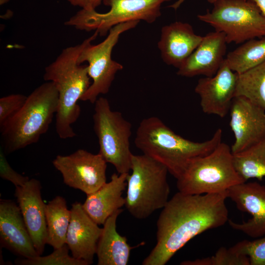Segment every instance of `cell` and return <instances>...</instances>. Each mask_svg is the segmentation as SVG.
Here are the masks:
<instances>
[{"label": "cell", "instance_id": "4dcf8cb0", "mask_svg": "<svg viewBox=\"0 0 265 265\" xmlns=\"http://www.w3.org/2000/svg\"><path fill=\"white\" fill-rule=\"evenodd\" d=\"M72 5L86 10H95L103 0H66Z\"/></svg>", "mask_w": 265, "mask_h": 265}, {"label": "cell", "instance_id": "8fae6325", "mask_svg": "<svg viewBox=\"0 0 265 265\" xmlns=\"http://www.w3.org/2000/svg\"><path fill=\"white\" fill-rule=\"evenodd\" d=\"M52 162L66 185L86 195L106 182L107 162L99 153L94 154L80 149L69 155H57Z\"/></svg>", "mask_w": 265, "mask_h": 265}, {"label": "cell", "instance_id": "7c38bea8", "mask_svg": "<svg viewBox=\"0 0 265 265\" xmlns=\"http://www.w3.org/2000/svg\"><path fill=\"white\" fill-rule=\"evenodd\" d=\"M229 125L235 141L233 154L239 153L265 136V111L243 96L233 100Z\"/></svg>", "mask_w": 265, "mask_h": 265}, {"label": "cell", "instance_id": "d4e9b609", "mask_svg": "<svg viewBox=\"0 0 265 265\" xmlns=\"http://www.w3.org/2000/svg\"><path fill=\"white\" fill-rule=\"evenodd\" d=\"M243 96L265 111V61L238 74L236 96Z\"/></svg>", "mask_w": 265, "mask_h": 265}, {"label": "cell", "instance_id": "d6986e66", "mask_svg": "<svg viewBox=\"0 0 265 265\" xmlns=\"http://www.w3.org/2000/svg\"><path fill=\"white\" fill-rule=\"evenodd\" d=\"M203 36L195 34L191 25L176 21L163 26L158 46L163 61L178 69L201 42Z\"/></svg>", "mask_w": 265, "mask_h": 265}, {"label": "cell", "instance_id": "6da1fadb", "mask_svg": "<svg viewBox=\"0 0 265 265\" xmlns=\"http://www.w3.org/2000/svg\"><path fill=\"white\" fill-rule=\"evenodd\" d=\"M227 191L216 193H176L159 215L157 242L143 265H165L190 239L229 220Z\"/></svg>", "mask_w": 265, "mask_h": 265}, {"label": "cell", "instance_id": "277c9868", "mask_svg": "<svg viewBox=\"0 0 265 265\" xmlns=\"http://www.w3.org/2000/svg\"><path fill=\"white\" fill-rule=\"evenodd\" d=\"M58 103V93L54 83L46 81L28 96L22 107L0 126L5 154L22 149L38 141L49 129Z\"/></svg>", "mask_w": 265, "mask_h": 265}, {"label": "cell", "instance_id": "ac0fdd59", "mask_svg": "<svg viewBox=\"0 0 265 265\" xmlns=\"http://www.w3.org/2000/svg\"><path fill=\"white\" fill-rule=\"evenodd\" d=\"M224 33L217 31L203 36L196 49L178 68L177 75L185 77L213 76L223 63L227 49Z\"/></svg>", "mask_w": 265, "mask_h": 265}, {"label": "cell", "instance_id": "3957f363", "mask_svg": "<svg viewBox=\"0 0 265 265\" xmlns=\"http://www.w3.org/2000/svg\"><path fill=\"white\" fill-rule=\"evenodd\" d=\"M88 38L80 44L64 49L45 69L44 80L53 82L58 93L55 130L61 139L76 136L72 125L81 113L78 102L91 84L87 65H82L78 62L80 54Z\"/></svg>", "mask_w": 265, "mask_h": 265}, {"label": "cell", "instance_id": "836d02e7", "mask_svg": "<svg viewBox=\"0 0 265 265\" xmlns=\"http://www.w3.org/2000/svg\"><path fill=\"white\" fill-rule=\"evenodd\" d=\"M6 1H7V0H0V1L1 2H6Z\"/></svg>", "mask_w": 265, "mask_h": 265}, {"label": "cell", "instance_id": "5b68a950", "mask_svg": "<svg viewBox=\"0 0 265 265\" xmlns=\"http://www.w3.org/2000/svg\"><path fill=\"white\" fill-rule=\"evenodd\" d=\"M131 174L127 177L125 207L138 219H145L162 209L168 201L170 187L167 168L144 155L132 157Z\"/></svg>", "mask_w": 265, "mask_h": 265}, {"label": "cell", "instance_id": "4fadbf2b", "mask_svg": "<svg viewBox=\"0 0 265 265\" xmlns=\"http://www.w3.org/2000/svg\"><path fill=\"white\" fill-rule=\"evenodd\" d=\"M238 78V74L230 69L225 59L215 75L200 79L194 90L200 98L203 112L224 118L236 96Z\"/></svg>", "mask_w": 265, "mask_h": 265}, {"label": "cell", "instance_id": "e0dca14e", "mask_svg": "<svg viewBox=\"0 0 265 265\" xmlns=\"http://www.w3.org/2000/svg\"><path fill=\"white\" fill-rule=\"evenodd\" d=\"M70 210L71 217L65 243L73 257L91 265L102 228L89 216L80 203H74Z\"/></svg>", "mask_w": 265, "mask_h": 265}, {"label": "cell", "instance_id": "83f0119b", "mask_svg": "<svg viewBox=\"0 0 265 265\" xmlns=\"http://www.w3.org/2000/svg\"><path fill=\"white\" fill-rule=\"evenodd\" d=\"M231 248L238 254L248 256L250 265H265V236L252 241H241Z\"/></svg>", "mask_w": 265, "mask_h": 265}, {"label": "cell", "instance_id": "52a82bcc", "mask_svg": "<svg viewBox=\"0 0 265 265\" xmlns=\"http://www.w3.org/2000/svg\"><path fill=\"white\" fill-rule=\"evenodd\" d=\"M198 19L224 33L227 44L265 37V16L252 0H216Z\"/></svg>", "mask_w": 265, "mask_h": 265}, {"label": "cell", "instance_id": "30bf717a", "mask_svg": "<svg viewBox=\"0 0 265 265\" xmlns=\"http://www.w3.org/2000/svg\"><path fill=\"white\" fill-rule=\"evenodd\" d=\"M139 22L131 21L115 26L110 30L105 40L96 45H92L91 42L99 35L97 31L88 38L86 44L80 54L78 62L80 64L88 62V74L92 82L81 97V101L94 104L99 95L109 92L116 73L123 68L122 64L112 59L113 49L120 35L134 28Z\"/></svg>", "mask_w": 265, "mask_h": 265}, {"label": "cell", "instance_id": "d6a6232c", "mask_svg": "<svg viewBox=\"0 0 265 265\" xmlns=\"http://www.w3.org/2000/svg\"><path fill=\"white\" fill-rule=\"evenodd\" d=\"M186 0H178L169 6V7L175 10L177 9Z\"/></svg>", "mask_w": 265, "mask_h": 265}, {"label": "cell", "instance_id": "ba28073f", "mask_svg": "<svg viewBox=\"0 0 265 265\" xmlns=\"http://www.w3.org/2000/svg\"><path fill=\"white\" fill-rule=\"evenodd\" d=\"M94 104L93 129L98 139V153L118 173H129L133 155L130 148L131 123L120 112L111 109L107 99L99 97Z\"/></svg>", "mask_w": 265, "mask_h": 265}, {"label": "cell", "instance_id": "603a6c76", "mask_svg": "<svg viewBox=\"0 0 265 265\" xmlns=\"http://www.w3.org/2000/svg\"><path fill=\"white\" fill-rule=\"evenodd\" d=\"M235 168L246 182L255 178L261 181L265 177V136L245 150L233 154Z\"/></svg>", "mask_w": 265, "mask_h": 265}, {"label": "cell", "instance_id": "7402d4cb", "mask_svg": "<svg viewBox=\"0 0 265 265\" xmlns=\"http://www.w3.org/2000/svg\"><path fill=\"white\" fill-rule=\"evenodd\" d=\"M47 224V244L53 249L59 248L66 243L71 212L67 206L64 198L56 196L45 207Z\"/></svg>", "mask_w": 265, "mask_h": 265}, {"label": "cell", "instance_id": "f546056e", "mask_svg": "<svg viewBox=\"0 0 265 265\" xmlns=\"http://www.w3.org/2000/svg\"><path fill=\"white\" fill-rule=\"evenodd\" d=\"M6 154L1 146L0 148V177L12 183L15 187L24 186L30 179L15 171L9 164Z\"/></svg>", "mask_w": 265, "mask_h": 265}, {"label": "cell", "instance_id": "ffe728a7", "mask_svg": "<svg viewBox=\"0 0 265 265\" xmlns=\"http://www.w3.org/2000/svg\"><path fill=\"white\" fill-rule=\"evenodd\" d=\"M128 174L113 173L109 182L87 195L83 208L99 225H103L115 211L125 206V198L122 194L127 186Z\"/></svg>", "mask_w": 265, "mask_h": 265}, {"label": "cell", "instance_id": "cb8c5ba5", "mask_svg": "<svg viewBox=\"0 0 265 265\" xmlns=\"http://www.w3.org/2000/svg\"><path fill=\"white\" fill-rule=\"evenodd\" d=\"M230 69L241 74L265 61V37L249 40L229 52L225 57Z\"/></svg>", "mask_w": 265, "mask_h": 265}, {"label": "cell", "instance_id": "9c48e42d", "mask_svg": "<svg viewBox=\"0 0 265 265\" xmlns=\"http://www.w3.org/2000/svg\"><path fill=\"white\" fill-rule=\"evenodd\" d=\"M170 0H103L110 7L106 13L96 10L81 9L64 22L67 26L80 30L97 31L106 36L115 26L121 23L142 20L153 23L161 15V4Z\"/></svg>", "mask_w": 265, "mask_h": 265}, {"label": "cell", "instance_id": "5bb4252c", "mask_svg": "<svg viewBox=\"0 0 265 265\" xmlns=\"http://www.w3.org/2000/svg\"><path fill=\"white\" fill-rule=\"evenodd\" d=\"M227 195L238 210L252 216L242 223L229 219L230 226L251 238L265 236V186L258 182H245L229 188Z\"/></svg>", "mask_w": 265, "mask_h": 265}, {"label": "cell", "instance_id": "1f68e13d", "mask_svg": "<svg viewBox=\"0 0 265 265\" xmlns=\"http://www.w3.org/2000/svg\"><path fill=\"white\" fill-rule=\"evenodd\" d=\"M216 0H207L208 2L212 4ZM260 9L262 14L265 16V0H252Z\"/></svg>", "mask_w": 265, "mask_h": 265}, {"label": "cell", "instance_id": "44dd1931", "mask_svg": "<svg viewBox=\"0 0 265 265\" xmlns=\"http://www.w3.org/2000/svg\"><path fill=\"white\" fill-rule=\"evenodd\" d=\"M122 212L121 209L117 210L103 224L96 249L98 265H127L129 263L132 247L116 230L117 219Z\"/></svg>", "mask_w": 265, "mask_h": 265}, {"label": "cell", "instance_id": "f1b7e54d", "mask_svg": "<svg viewBox=\"0 0 265 265\" xmlns=\"http://www.w3.org/2000/svg\"><path fill=\"white\" fill-rule=\"evenodd\" d=\"M26 98L23 94H12L0 99V126L19 111Z\"/></svg>", "mask_w": 265, "mask_h": 265}, {"label": "cell", "instance_id": "8992f818", "mask_svg": "<svg viewBox=\"0 0 265 265\" xmlns=\"http://www.w3.org/2000/svg\"><path fill=\"white\" fill-rule=\"evenodd\" d=\"M176 179L179 192L191 195L223 192L245 182L235 168L231 147L222 142L210 154L191 160Z\"/></svg>", "mask_w": 265, "mask_h": 265}, {"label": "cell", "instance_id": "9a60e30c", "mask_svg": "<svg viewBox=\"0 0 265 265\" xmlns=\"http://www.w3.org/2000/svg\"><path fill=\"white\" fill-rule=\"evenodd\" d=\"M15 188L14 195L25 224L38 254L42 255L47 244V232L41 183L31 179L24 186Z\"/></svg>", "mask_w": 265, "mask_h": 265}, {"label": "cell", "instance_id": "484cf974", "mask_svg": "<svg viewBox=\"0 0 265 265\" xmlns=\"http://www.w3.org/2000/svg\"><path fill=\"white\" fill-rule=\"evenodd\" d=\"M69 251L65 243L59 248L54 249V251L48 255L23 258L16 260L15 264L20 265H88L87 262L69 255Z\"/></svg>", "mask_w": 265, "mask_h": 265}, {"label": "cell", "instance_id": "2e32d148", "mask_svg": "<svg viewBox=\"0 0 265 265\" xmlns=\"http://www.w3.org/2000/svg\"><path fill=\"white\" fill-rule=\"evenodd\" d=\"M0 244L24 258L38 256L20 208L11 200L0 201Z\"/></svg>", "mask_w": 265, "mask_h": 265}, {"label": "cell", "instance_id": "7a4b0ae2", "mask_svg": "<svg viewBox=\"0 0 265 265\" xmlns=\"http://www.w3.org/2000/svg\"><path fill=\"white\" fill-rule=\"evenodd\" d=\"M222 135L218 128L210 139L194 142L176 133L158 117L151 116L140 122L134 142L143 154L165 166L177 179L191 160L213 151L221 142Z\"/></svg>", "mask_w": 265, "mask_h": 265}, {"label": "cell", "instance_id": "4316f807", "mask_svg": "<svg viewBox=\"0 0 265 265\" xmlns=\"http://www.w3.org/2000/svg\"><path fill=\"white\" fill-rule=\"evenodd\" d=\"M182 265H250L248 256L238 254L231 248L222 247L215 255L207 258L185 261Z\"/></svg>", "mask_w": 265, "mask_h": 265}]
</instances>
